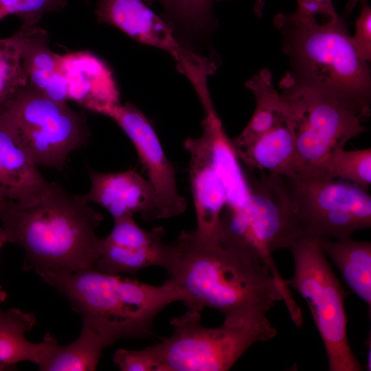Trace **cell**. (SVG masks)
<instances>
[{"mask_svg": "<svg viewBox=\"0 0 371 371\" xmlns=\"http://www.w3.org/2000/svg\"><path fill=\"white\" fill-rule=\"evenodd\" d=\"M188 308L221 312L224 324L239 325L266 317L284 301L297 326L303 315L275 262L229 238H205L182 231L169 244L164 267Z\"/></svg>", "mask_w": 371, "mask_h": 371, "instance_id": "cell-1", "label": "cell"}, {"mask_svg": "<svg viewBox=\"0 0 371 371\" xmlns=\"http://www.w3.org/2000/svg\"><path fill=\"white\" fill-rule=\"evenodd\" d=\"M102 219L83 195L69 194L54 182L37 201L0 210L8 243L25 253L23 269L42 279L93 268L101 240L95 232Z\"/></svg>", "mask_w": 371, "mask_h": 371, "instance_id": "cell-2", "label": "cell"}, {"mask_svg": "<svg viewBox=\"0 0 371 371\" xmlns=\"http://www.w3.org/2000/svg\"><path fill=\"white\" fill-rule=\"evenodd\" d=\"M274 25L282 36V50L290 65L286 74L293 81L334 96L366 120L370 117V69L342 16L320 23L315 16L295 11L277 14Z\"/></svg>", "mask_w": 371, "mask_h": 371, "instance_id": "cell-3", "label": "cell"}, {"mask_svg": "<svg viewBox=\"0 0 371 371\" xmlns=\"http://www.w3.org/2000/svg\"><path fill=\"white\" fill-rule=\"evenodd\" d=\"M43 280L68 300L82 325L95 330L109 346L153 335L156 316L169 304L183 301L168 280L152 285L93 268Z\"/></svg>", "mask_w": 371, "mask_h": 371, "instance_id": "cell-4", "label": "cell"}, {"mask_svg": "<svg viewBox=\"0 0 371 371\" xmlns=\"http://www.w3.org/2000/svg\"><path fill=\"white\" fill-rule=\"evenodd\" d=\"M294 261L286 280L306 302L322 339L330 371H361L348 339L346 292L317 238L302 235L289 247Z\"/></svg>", "mask_w": 371, "mask_h": 371, "instance_id": "cell-5", "label": "cell"}, {"mask_svg": "<svg viewBox=\"0 0 371 371\" xmlns=\"http://www.w3.org/2000/svg\"><path fill=\"white\" fill-rule=\"evenodd\" d=\"M293 133L298 172H320L328 155L367 131L357 110L334 96L299 85L286 74L279 82Z\"/></svg>", "mask_w": 371, "mask_h": 371, "instance_id": "cell-6", "label": "cell"}, {"mask_svg": "<svg viewBox=\"0 0 371 371\" xmlns=\"http://www.w3.org/2000/svg\"><path fill=\"white\" fill-rule=\"evenodd\" d=\"M199 311L188 308L170 319L172 335L153 348L161 371H226L255 343L269 341L276 330L267 317L251 323L207 328Z\"/></svg>", "mask_w": 371, "mask_h": 371, "instance_id": "cell-7", "label": "cell"}, {"mask_svg": "<svg viewBox=\"0 0 371 371\" xmlns=\"http://www.w3.org/2000/svg\"><path fill=\"white\" fill-rule=\"evenodd\" d=\"M0 110L36 165L63 169L69 155L89 138L83 114L29 83L0 104Z\"/></svg>", "mask_w": 371, "mask_h": 371, "instance_id": "cell-8", "label": "cell"}, {"mask_svg": "<svg viewBox=\"0 0 371 371\" xmlns=\"http://www.w3.org/2000/svg\"><path fill=\"white\" fill-rule=\"evenodd\" d=\"M285 179L302 235L341 239L370 227L367 189L319 172H300Z\"/></svg>", "mask_w": 371, "mask_h": 371, "instance_id": "cell-9", "label": "cell"}, {"mask_svg": "<svg viewBox=\"0 0 371 371\" xmlns=\"http://www.w3.org/2000/svg\"><path fill=\"white\" fill-rule=\"evenodd\" d=\"M249 194L234 212H223L220 234L248 245L270 261L273 252L289 248L302 235L285 177L247 175Z\"/></svg>", "mask_w": 371, "mask_h": 371, "instance_id": "cell-10", "label": "cell"}, {"mask_svg": "<svg viewBox=\"0 0 371 371\" xmlns=\"http://www.w3.org/2000/svg\"><path fill=\"white\" fill-rule=\"evenodd\" d=\"M95 14L100 23L114 26L137 42L169 53L179 72L190 81L212 76L217 69L214 60L186 47L173 26L150 8L145 0H99Z\"/></svg>", "mask_w": 371, "mask_h": 371, "instance_id": "cell-11", "label": "cell"}, {"mask_svg": "<svg viewBox=\"0 0 371 371\" xmlns=\"http://www.w3.org/2000/svg\"><path fill=\"white\" fill-rule=\"evenodd\" d=\"M104 115L113 120L132 142L155 192L157 219L182 214L187 201L179 193L175 169L150 120L131 102L119 103Z\"/></svg>", "mask_w": 371, "mask_h": 371, "instance_id": "cell-12", "label": "cell"}, {"mask_svg": "<svg viewBox=\"0 0 371 371\" xmlns=\"http://www.w3.org/2000/svg\"><path fill=\"white\" fill-rule=\"evenodd\" d=\"M110 233L100 240L99 256L93 269L111 274L135 275L148 267H164L169 244L163 242L165 229L141 227L133 216L113 219Z\"/></svg>", "mask_w": 371, "mask_h": 371, "instance_id": "cell-13", "label": "cell"}, {"mask_svg": "<svg viewBox=\"0 0 371 371\" xmlns=\"http://www.w3.org/2000/svg\"><path fill=\"white\" fill-rule=\"evenodd\" d=\"M183 146L190 157L189 180L196 220L194 231L203 238H217L221 216L227 205L223 183L202 134L196 138H188Z\"/></svg>", "mask_w": 371, "mask_h": 371, "instance_id": "cell-14", "label": "cell"}, {"mask_svg": "<svg viewBox=\"0 0 371 371\" xmlns=\"http://www.w3.org/2000/svg\"><path fill=\"white\" fill-rule=\"evenodd\" d=\"M36 166L0 110L1 205H27L46 194L52 182Z\"/></svg>", "mask_w": 371, "mask_h": 371, "instance_id": "cell-15", "label": "cell"}, {"mask_svg": "<svg viewBox=\"0 0 371 371\" xmlns=\"http://www.w3.org/2000/svg\"><path fill=\"white\" fill-rule=\"evenodd\" d=\"M90 189L84 198L104 208L113 219L139 213L144 221L157 219L154 190L135 170L100 172L89 169Z\"/></svg>", "mask_w": 371, "mask_h": 371, "instance_id": "cell-16", "label": "cell"}, {"mask_svg": "<svg viewBox=\"0 0 371 371\" xmlns=\"http://www.w3.org/2000/svg\"><path fill=\"white\" fill-rule=\"evenodd\" d=\"M62 64L68 100L102 115L120 103L113 74L102 60L78 52L62 56Z\"/></svg>", "mask_w": 371, "mask_h": 371, "instance_id": "cell-17", "label": "cell"}, {"mask_svg": "<svg viewBox=\"0 0 371 371\" xmlns=\"http://www.w3.org/2000/svg\"><path fill=\"white\" fill-rule=\"evenodd\" d=\"M199 99L205 113L202 135L208 144L213 164L227 194V205L224 210L234 212L240 209L248 199V178L242 168L232 139L225 133L210 94L206 93Z\"/></svg>", "mask_w": 371, "mask_h": 371, "instance_id": "cell-18", "label": "cell"}, {"mask_svg": "<svg viewBox=\"0 0 371 371\" xmlns=\"http://www.w3.org/2000/svg\"><path fill=\"white\" fill-rule=\"evenodd\" d=\"M235 149L240 161L251 171L284 177L298 172L294 139L286 122Z\"/></svg>", "mask_w": 371, "mask_h": 371, "instance_id": "cell-19", "label": "cell"}, {"mask_svg": "<svg viewBox=\"0 0 371 371\" xmlns=\"http://www.w3.org/2000/svg\"><path fill=\"white\" fill-rule=\"evenodd\" d=\"M43 351L37 366L41 371H93L102 352L109 345L89 326L82 325L78 337L67 345H60L49 332L43 339Z\"/></svg>", "mask_w": 371, "mask_h": 371, "instance_id": "cell-20", "label": "cell"}, {"mask_svg": "<svg viewBox=\"0 0 371 371\" xmlns=\"http://www.w3.org/2000/svg\"><path fill=\"white\" fill-rule=\"evenodd\" d=\"M21 37L22 63L28 83L45 95L65 80L62 56L49 46L46 30L36 25H22Z\"/></svg>", "mask_w": 371, "mask_h": 371, "instance_id": "cell-21", "label": "cell"}, {"mask_svg": "<svg viewBox=\"0 0 371 371\" xmlns=\"http://www.w3.org/2000/svg\"><path fill=\"white\" fill-rule=\"evenodd\" d=\"M245 87L254 95L256 105L247 126L232 139L235 148L245 146L286 122L285 102L282 93L275 88L270 70L261 69L245 82Z\"/></svg>", "mask_w": 371, "mask_h": 371, "instance_id": "cell-22", "label": "cell"}, {"mask_svg": "<svg viewBox=\"0 0 371 371\" xmlns=\"http://www.w3.org/2000/svg\"><path fill=\"white\" fill-rule=\"evenodd\" d=\"M319 245L340 271L351 291L371 307V243L351 237L317 238Z\"/></svg>", "mask_w": 371, "mask_h": 371, "instance_id": "cell-23", "label": "cell"}, {"mask_svg": "<svg viewBox=\"0 0 371 371\" xmlns=\"http://www.w3.org/2000/svg\"><path fill=\"white\" fill-rule=\"evenodd\" d=\"M36 323L34 315L18 308L0 307V371L12 370L23 361L37 365L43 350V341L32 343L25 334Z\"/></svg>", "mask_w": 371, "mask_h": 371, "instance_id": "cell-24", "label": "cell"}, {"mask_svg": "<svg viewBox=\"0 0 371 371\" xmlns=\"http://www.w3.org/2000/svg\"><path fill=\"white\" fill-rule=\"evenodd\" d=\"M153 0H145L149 5ZM161 5L164 19L176 30L193 34H205L215 26L216 0H155Z\"/></svg>", "mask_w": 371, "mask_h": 371, "instance_id": "cell-25", "label": "cell"}, {"mask_svg": "<svg viewBox=\"0 0 371 371\" xmlns=\"http://www.w3.org/2000/svg\"><path fill=\"white\" fill-rule=\"evenodd\" d=\"M320 172L368 190L371 183V149H335L326 159Z\"/></svg>", "mask_w": 371, "mask_h": 371, "instance_id": "cell-26", "label": "cell"}, {"mask_svg": "<svg viewBox=\"0 0 371 371\" xmlns=\"http://www.w3.org/2000/svg\"><path fill=\"white\" fill-rule=\"evenodd\" d=\"M27 84L17 31L10 37L0 39V104Z\"/></svg>", "mask_w": 371, "mask_h": 371, "instance_id": "cell-27", "label": "cell"}, {"mask_svg": "<svg viewBox=\"0 0 371 371\" xmlns=\"http://www.w3.org/2000/svg\"><path fill=\"white\" fill-rule=\"evenodd\" d=\"M67 2V0H0V19L15 15L21 19L22 25H36L45 14L62 10Z\"/></svg>", "mask_w": 371, "mask_h": 371, "instance_id": "cell-28", "label": "cell"}, {"mask_svg": "<svg viewBox=\"0 0 371 371\" xmlns=\"http://www.w3.org/2000/svg\"><path fill=\"white\" fill-rule=\"evenodd\" d=\"M113 362L122 371H161V366L153 346L142 350H117Z\"/></svg>", "mask_w": 371, "mask_h": 371, "instance_id": "cell-29", "label": "cell"}, {"mask_svg": "<svg viewBox=\"0 0 371 371\" xmlns=\"http://www.w3.org/2000/svg\"><path fill=\"white\" fill-rule=\"evenodd\" d=\"M361 12L355 23V32L351 36L352 43L361 58L371 60V8L368 0H361Z\"/></svg>", "mask_w": 371, "mask_h": 371, "instance_id": "cell-30", "label": "cell"}, {"mask_svg": "<svg viewBox=\"0 0 371 371\" xmlns=\"http://www.w3.org/2000/svg\"><path fill=\"white\" fill-rule=\"evenodd\" d=\"M295 12L317 18L320 15L326 21L337 15L333 0H297Z\"/></svg>", "mask_w": 371, "mask_h": 371, "instance_id": "cell-31", "label": "cell"}, {"mask_svg": "<svg viewBox=\"0 0 371 371\" xmlns=\"http://www.w3.org/2000/svg\"><path fill=\"white\" fill-rule=\"evenodd\" d=\"M8 243L6 235L0 226V251L1 248L4 246L5 243ZM7 297L6 292L2 289V286L0 285V304L5 302Z\"/></svg>", "mask_w": 371, "mask_h": 371, "instance_id": "cell-32", "label": "cell"}, {"mask_svg": "<svg viewBox=\"0 0 371 371\" xmlns=\"http://www.w3.org/2000/svg\"><path fill=\"white\" fill-rule=\"evenodd\" d=\"M222 1V0H216V1ZM254 1H255V4L254 6V10L258 16H260L263 12L265 0H254Z\"/></svg>", "mask_w": 371, "mask_h": 371, "instance_id": "cell-33", "label": "cell"}, {"mask_svg": "<svg viewBox=\"0 0 371 371\" xmlns=\"http://www.w3.org/2000/svg\"><path fill=\"white\" fill-rule=\"evenodd\" d=\"M361 1V0H348L347 3L345 7L344 15H349L350 12L354 10L357 3Z\"/></svg>", "mask_w": 371, "mask_h": 371, "instance_id": "cell-34", "label": "cell"}, {"mask_svg": "<svg viewBox=\"0 0 371 371\" xmlns=\"http://www.w3.org/2000/svg\"><path fill=\"white\" fill-rule=\"evenodd\" d=\"M1 206H2V205H0V210H1Z\"/></svg>", "mask_w": 371, "mask_h": 371, "instance_id": "cell-35", "label": "cell"}, {"mask_svg": "<svg viewBox=\"0 0 371 371\" xmlns=\"http://www.w3.org/2000/svg\"><path fill=\"white\" fill-rule=\"evenodd\" d=\"M0 20H1V19H0Z\"/></svg>", "mask_w": 371, "mask_h": 371, "instance_id": "cell-36", "label": "cell"}]
</instances>
